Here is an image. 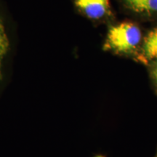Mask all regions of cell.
I'll return each mask as SVG.
<instances>
[{
	"label": "cell",
	"instance_id": "6da1fadb",
	"mask_svg": "<svg viewBox=\"0 0 157 157\" xmlns=\"http://www.w3.org/2000/svg\"><path fill=\"white\" fill-rule=\"evenodd\" d=\"M140 29L132 23L125 22L111 27L104 49L127 53L135 50L141 41Z\"/></svg>",
	"mask_w": 157,
	"mask_h": 157
},
{
	"label": "cell",
	"instance_id": "7a4b0ae2",
	"mask_svg": "<svg viewBox=\"0 0 157 157\" xmlns=\"http://www.w3.org/2000/svg\"><path fill=\"white\" fill-rule=\"evenodd\" d=\"M76 5L88 17L99 19L107 13L109 0H76Z\"/></svg>",
	"mask_w": 157,
	"mask_h": 157
},
{
	"label": "cell",
	"instance_id": "3957f363",
	"mask_svg": "<svg viewBox=\"0 0 157 157\" xmlns=\"http://www.w3.org/2000/svg\"><path fill=\"white\" fill-rule=\"evenodd\" d=\"M127 7L138 13H157V0H123Z\"/></svg>",
	"mask_w": 157,
	"mask_h": 157
},
{
	"label": "cell",
	"instance_id": "277c9868",
	"mask_svg": "<svg viewBox=\"0 0 157 157\" xmlns=\"http://www.w3.org/2000/svg\"><path fill=\"white\" fill-rule=\"evenodd\" d=\"M143 52L146 58H157V28L153 29L147 35L143 44Z\"/></svg>",
	"mask_w": 157,
	"mask_h": 157
},
{
	"label": "cell",
	"instance_id": "5b68a950",
	"mask_svg": "<svg viewBox=\"0 0 157 157\" xmlns=\"http://www.w3.org/2000/svg\"><path fill=\"white\" fill-rule=\"evenodd\" d=\"M9 48V39L2 23L0 22V71L2 64Z\"/></svg>",
	"mask_w": 157,
	"mask_h": 157
},
{
	"label": "cell",
	"instance_id": "8992f818",
	"mask_svg": "<svg viewBox=\"0 0 157 157\" xmlns=\"http://www.w3.org/2000/svg\"><path fill=\"white\" fill-rule=\"evenodd\" d=\"M153 74H154L155 81H156V84H157V63L156 65V66H155V68H154V71H153Z\"/></svg>",
	"mask_w": 157,
	"mask_h": 157
}]
</instances>
